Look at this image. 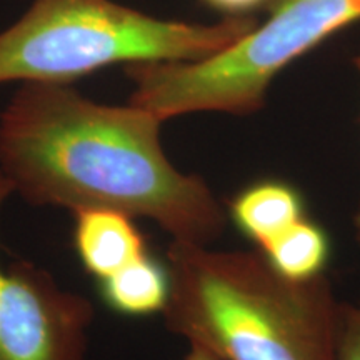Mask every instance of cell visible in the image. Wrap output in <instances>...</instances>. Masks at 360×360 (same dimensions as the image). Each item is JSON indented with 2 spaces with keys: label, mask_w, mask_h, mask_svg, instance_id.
<instances>
[{
  "label": "cell",
  "mask_w": 360,
  "mask_h": 360,
  "mask_svg": "<svg viewBox=\"0 0 360 360\" xmlns=\"http://www.w3.org/2000/svg\"><path fill=\"white\" fill-rule=\"evenodd\" d=\"M354 64H355V67H357V70H359V74H360V56H357L354 58Z\"/></svg>",
  "instance_id": "14"
},
{
  "label": "cell",
  "mask_w": 360,
  "mask_h": 360,
  "mask_svg": "<svg viewBox=\"0 0 360 360\" xmlns=\"http://www.w3.org/2000/svg\"><path fill=\"white\" fill-rule=\"evenodd\" d=\"M255 24L252 15L224 17L217 24L159 19L115 0H32L0 32V85L72 84L119 64L200 60Z\"/></svg>",
  "instance_id": "3"
},
{
  "label": "cell",
  "mask_w": 360,
  "mask_h": 360,
  "mask_svg": "<svg viewBox=\"0 0 360 360\" xmlns=\"http://www.w3.org/2000/svg\"><path fill=\"white\" fill-rule=\"evenodd\" d=\"M355 231H357V238L360 242V210H359V214L355 215Z\"/></svg>",
  "instance_id": "13"
},
{
  "label": "cell",
  "mask_w": 360,
  "mask_h": 360,
  "mask_svg": "<svg viewBox=\"0 0 360 360\" xmlns=\"http://www.w3.org/2000/svg\"><path fill=\"white\" fill-rule=\"evenodd\" d=\"M267 20L200 60L125 67L129 102L165 120L197 112L249 115L283 69L360 20V0H270Z\"/></svg>",
  "instance_id": "4"
},
{
  "label": "cell",
  "mask_w": 360,
  "mask_h": 360,
  "mask_svg": "<svg viewBox=\"0 0 360 360\" xmlns=\"http://www.w3.org/2000/svg\"><path fill=\"white\" fill-rule=\"evenodd\" d=\"M13 187L0 172V210ZM94 305L27 260L0 265V360H87Z\"/></svg>",
  "instance_id": "5"
},
{
  "label": "cell",
  "mask_w": 360,
  "mask_h": 360,
  "mask_svg": "<svg viewBox=\"0 0 360 360\" xmlns=\"http://www.w3.org/2000/svg\"><path fill=\"white\" fill-rule=\"evenodd\" d=\"M260 250L283 276L304 281L322 272L328 244L322 229L300 219Z\"/></svg>",
  "instance_id": "9"
},
{
  "label": "cell",
  "mask_w": 360,
  "mask_h": 360,
  "mask_svg": "<svg viewBox=\"0 0 360 360\" xmlns=\"http://www.w3.org/2000/svg\"><path fill=\"white\" fill-rule=\"evenodd\" d=\"M98 290L115 312L132 317L150 315L162 312L167 304L169 274L165 265L147 254L98 282Z\"/></svg>",
  "instance_id": "8"
},
{
  "label": "cell",
  "mask_w": 360,
  "mask_h": 360,
  "mask_svg": "<svg viewBox=\"0 0 360 360\" xmlns=\"http://www.w3.org/2000/svg\"><path fill=\"white\" fill-rule=\"evenodd\" d=\"M170 332L220 360H337L342 307L323 274L297 281L262 250L172 240L165 252Z\"/></svg>",
  "instance_id": "2"
},
{
  "label": "cell",
  "mask_w": 360,
  "mask_h": 360,
  "mask_svg": "<svg viewBox=\"0 0 360 360\" xmlns=\"http://www.w3.org/2000/svg\"><path fill=\"white\" fill-rule=\"evenodd\" d=\"M202 2L222 13L224 17H247L259 8L267 7L270 0H202Z\"/></svg>",
  "instance_id": "11"
},
{
  "label": "cell",
  "mask_w": 360,
  "mask_h": 360,
  "mask_svg": "<svg viewBox=\"0 0 360 360\" xmlns=\"http://www.w3.org/2000/svg\"><path fill=\"white\" fill-rule=\"evenodd\" d=\"M337 360H360V304L342 307Z\"/></svg>",
  "instance_id": "10"
},
{
  "label": "cell",
  "mask_w": 360,
  "mask_h": 360,
  "mask_svg": "<svg viewBox=\"0 0 360 360\" xmlns=\"http://www.w3.org/2000/svg\"><path fill=\"white\" fill-rule=\"evenodd\" d=\"M184 360H220V359L215 357L214 354L207 352L205 349L191 345V347H188V352L186 355V359H184Z\"/></svg>",
  "instance_id": "12"
},
{
  "label": "cell",
  "mask_w": 360,
  "mask_h": 360,
  "mask_svg": "<svg viewBox=\"0 0 360 360\" xmlns=\"http://www.w3.org/2000/svg\"><path fill=\"white\" fill-rule=\"evenodd\" d=\"M162 124L72 84L22 82L0 114V172L30 205L112 209L152 220L172 240L209 245L227 214L204 179L169 160Z\"/></svg>",
  "instance_id": "1"
},
{
  "label": "cell",
  "mask_w": 360,
  "mask_h": 360,
  "mask_svg": "<svg viewBox=\"0 0 360 360\" xmlns=\"http://www.w3.org/2000/svg\"><path fill=\"white\" fill-rule=\"evenodd\" d=\"M231 217L260 249L299 222L302 202L294 188L281 182H262L240 192L231 205Z\"/></svg>",
  "instance_id": "7"
},
{
  "label": "cell",
  "mask_w": 360,
  "mask_h": 360,
  "mask_svg": "<svg viewBox=\"0 0 360 360\" xmlns=\"http://www.w3.org/2000/svg\"><path fill=\"white\" fill-rule=\"evenodd\" d=\"M72 214L79 260L97 282L148 254L146 238L129 215L97 207Z\"/></svg>",
  "instance_id": "6"
}]
</instances>
